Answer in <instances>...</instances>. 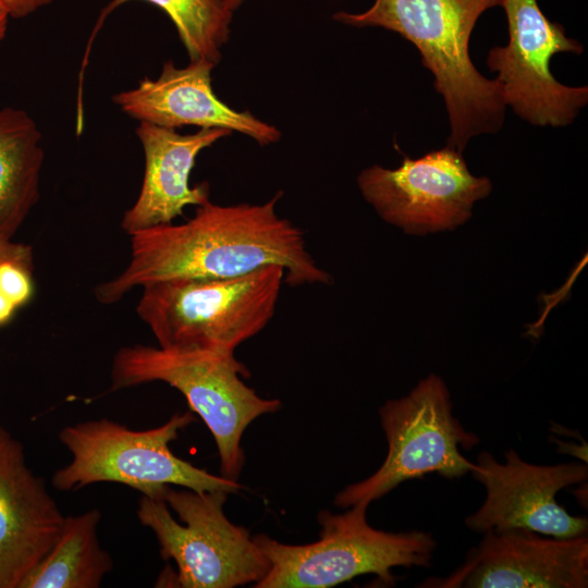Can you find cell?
<instances>
[{"label": "cell", "instance_id": "obj_10", "mask_svg": "<svg viewBox=\"0 0 588 588\" xmlns=\"http://www.w3.org/2000/svg\"><path fill=\"white\" fill-rule=\"evenodd\" d=\"M357 183L378 215L408 234L455 229L492 188L489 179L470 174L462 154L449 145L418 159L405 157L397 169L372 166Z\"/></svg>", "mask_w": 588, "mask_h": 588}, {"label": "cell", "instance_id": "obj_4", "mask_svg": "<svg viewBox=\"0 0 588 588\" xmlns=\"http://www.w3.org/2000/svg\"><path fill=\"white\" fill-rule=\"evenodd\" d=\"M284 269L270 265L223 279H175L143 286L136 313L166 348L236 347L272 319Z\"/></svg>", "mask_w": 588, "mask_h": 588}, {"label": "cell", "instance_id": "obj_15", "mask_svg": "<svg viewBox=\"0 0 588 588\" xmlns=\"http://www.w3.org/2000/svg\"><path fill=\"white\" fill-rule=\"evenodd\" d=\"M135 132L144 150L145 172L139 195L121 221L130 235L171 223L183 215L185 207L207 203L208 183L191 186L192 169L203 149L232 133L225 128H200L183 135L148 122H139Z\"/></svg>", "mask_w": 588, "mask_h": 588}, {"label": "cell", "instance_id": "obj_9", "mask_svg": "<svg viewBox=\"0 0 588 588\" xmlns=\"http://www.w3.org/2000/svg\"><path fill=\"white\" fill-rule=\"evenodd\" d=\"M509 24V45L493 47L487 58L499 73L505 106L534 125L566 126L588 101V88L559 83L550 72L558 52L581 53V45L549 21L537 0H502Z\"/></svg>", "mask_w": 588, "mask_h": 588}, {"label": "cell", "instance_id": "obj_1", "mask_svg": "<svg viewBox=\"0 0 588 588\" xmlns=\"http://www.w3.org/2000/svg\"><path fill=\"white\" fill-rule=\"evenodd\" d=\"M281 192L260 205L221 206L208 200L193 218L131 234V258L115 278L97 285L101 304L119 302L136 286L175 279H223L277 265L290 286L330 284L309 254L303 231L281 218Z\"/></svg>", "mask_w": 588, "mask_h": 588}, {"label": "cell", "instance_id": "obj_6", "mask_svg": "<svg viewBox=\"0 0 588 588\" xmlns=\"http://www.w3.org/2000/svg\"><path fill=\"white\" fill-rule=\"evenodd\" d=\"M228 494L168 486L162 498L142 495L137 517L154 531L162 559L175 562V586L233 588L256 584L269 571L249 531L225 516Z\"/></svg>", "mask_w": 588, "mask_h": 588}, {"label": "cell", "instance_id": "obj_2", "mask_svg": "<svg viewBox=\"0 0 588 588\" xmlns=\"http://www.w3.org/2000/svg\"><path fill=\"white\" fill-rule=\"evenodd\" d=\"M502 0H376L363 13L338 12L334 20L353 26H380L415 45L434 76L450 118L448 145L460 152L480 134L503 124L505 103L499 81L474 66L468 44L479 16Z\"/></svg>", "mask_w": 588, "mask_h": 588}, {"label": "cell", "instance_id": "obj_17", "mask_svg": "<svg viewBox=\"0 0 588 588\" xmlns=\"http://www.w3.org/2000/svg\"><path fill=\"white\" fill-rule=\"evenodd\" d=\"M101 513L91 509L65 516L62 529L46 555L19 588H97L113 568L98 540Z\"/></svg>", "mask_w": 588, "mask_h": 588}, {"label": "cell", "instance_id": "obj_20", "mask_svg": "<svg viewBox=\"0 0 588 588\" xmlns=\"http://www.w3.org/2000/svg\"><path fill=\"white\" fill-rule=\"evenodd\" d=\"M14 260L33 267V252L28 245L0 237V264Z\"/></svg>", "mask_w": 588, "mask_h": 588}, {"label": "cell", "instance_id": "obj_16", "mask_svg": "<svg viewBox=\"0 0 588 588\" xmlns=\"http://www.w3.org/2000/svg\"><path fill=\"white\" fill-rule=\"evenodd\" d=\"M41 138L26 111L0 108V237L12 238L39 200Z\"/></svg>", "mask_w": 588, "mask_h": 588}, {"label": "cell", "instance_id": "obj_22", "mask_svg": "<svg viewBox=\"0 0 588 588\" xmlns=\"http://www.w3.org/2000/svg\"><path fill=\"white\" fill-rule=\"evenodd\" d=\"M15 308L13 303L0 292V324L10 320Z\"/></svg>", "mask_w": 588, "mask_h": 588}, {"label": "cell", "instance_id": "obj_5", "mask_svg": "<svg viewBox=\"0 0 588 588\" xmlns=\"http://www.w3.org/2000/svg\"><path fill=\"white\" fill-rule=\"evenodd\" d=\"M194 420L185 412L145 430H132L108 418L66 426L59 440L71 460L53 473L51 483L59 491H77L97 482H118L150 498H162L168 486L228 493L243 489L237 480L212 475L171 451L170 443Z\"/></svg>", "mask_w": 588, "mask_h": 588}, {"label": "cell", "instance_id": "obj_24", "mask_svg": "<svg viewBox=\"0 0 588 588\" xmlns=\"http://www.w3.org/2000/svg\"><path fill=\"white\" fill-rule=\"evenodd\" d=\"M244 0H226L230 8L234 11Z\"/></svg>", "mask_w": 588, "mask_h": 588}, {"label": "cell", "instance_id": "obj_3", "mask_svg": "<svg viewBox=\"0 0 588 588\" xmlns=\"http://www.w3.org/2000/svg\"><path fill=\"white\" fill-rule=\"evenodd\" d=\"M240 373L248 375L234 355L135 344L115 353L109 390L156 381L176 389L210 430L222 476L237 480L245 462L241 444L245 429L256 418L281 407L279 400L259 396L243 382Z\"/></svg>", "mask_w": 588, "mask_h": 588}, {"label": "cell", "instance_id": "obj_13", "mask_svg": "<svg viewBox=\"0 0 588 588\" xmlns=\"http://www.w3.org/2000/svg\"><path fill=\"white\" fill-rule=\"evenodd\" d=\"M65 515L0 426V588H19L57 540Z\"/></svg>", "mask_w": 588, "mask_h": 588}, {"label": "cell", "instance_id": "obj_12", "mask_svg": "<svg viewBox=\"0 0 588 588\" xmlns=\"http://www.w3.org/2000/svg\"><path fill=\"white\" fill-rule=\"evenodd\" d=\"M466 562L432 587L586 588L588 538H542L531 530H487Z\"/></svg>", "mask_w": 588, "mask_h": 588}, {"label": "cell", "instance_id": "obj_8", "mask_svg": "<svg viewBox=\"0 0 588 588\" xmlns=\"http://www.w3.org/2000/svg\"><path fill=\"white\" fill-rule=\"evenodd\" d=\"M388 441V454L370 477L347 486L335 497L340 507L369 505L405 480L429 473L453 479L471 471L460 446L468 450L479 439L464 430L452 414V403L443 380L430 375L408 395L388 401L380 409Z\"/></svg>", "mask_w": 588, "mask_h": 588}, {"label": "cell", "instance_id": "obj_23", "mask_svg": "<svg viewBox=\"0 0 588 588\" xmlns=\"http://www.w3.org/2000/svg\"><path fill=\"white\" fill-rule=\"evenodd\" d=\"M9 13L7 9L3 7V4L0 2V42L4 39L7 29H8V21H9Z\"/></svg>", "mask_w": 588, "mask_h": 588}, {"label": "cell", "instance_id": "obj_11", "mask_svg": "<svg viewBox=\"0 0 588 588\" xmlns=\"http://www.w3.org/2000/svg\"><path fill=\"white\" fill-rule=\"evenodd\" d=\"M499 463L488 452L477 457L473 473L486 488V500L465 523L478 532L522 528L555 538L586 535L587 517L571 515L556 502L563 488L587 479L586 464L553 466L529 464L516 451L504 453Z\"/></svg>", "mask_w": 588, "mask_h": 588}, {"label": "cell", "instance_id": "obj_18", "mask_svg": "<svg viewBox=\"0 0 588 588\" xmlns=\"http://www.w3.org/2000/svg\"><path fill=\"white\" fill-rule=\"evenodd\" d=\"M131 0H112L100 12L89 44L106 17ZM162 9L176 27L191 61L206 60L217 64L220 48L229 38L233 10L226 0H144Z\"/></svg>", "mask_w": 588, "mask_h": 588}, {"label": "cell", "instance_id": "obj_21", "mask_svg": "<svg viewBox=\"0 0 588 588\" xmlns=\"http://www.w3.org/2000/svg\"><path fill=\"white\" fill-rule=\"evenodd\" d=\"M53 0H0L10 17L22 19L38 9L49 5Z\"/></svg>", "mask_w": 588, "mask_h": 588}, {"label": "cell", "instance_id": "obj_19", "mask_svg": "<svg viewBox=\"0 0 588 588\" xmlns=\"http://www.w3.org/2000/svg\"><path fill=\"white\" fill-rule=\"evenodd\" d=\"M32 268L14 260H5L0 264V292L15 307L25 304L32 296Z\"/></svg>", "mask_w": 588, "mask_h": 588}, {"label": "cell", "instance_id": "obj_7", "mask_svg": "<svg viewBox=\"0 0 588 588\" xmlns=\"http://www.w3.org/2000/svg\"><path fill=\"white\" fill-rule=\"evenodd\" d=\"M368 505L358 503L343 514L322 511L319 539L302 546L279 542L265 534L253 537L270 567L255 588H327L373 574L393 585L392 568L428 566L436 541L429 532H387L372 528Z\"/></svg>", "mask_w": 588, "mask_h": 588}, {"label": "cell", "instance_id": "obj_14", "mask_svg": "<svg viewBox=\"0 0 588 588\" xmlns=\"http://www.w3.org/2000/svg\"><path fill=\"white\" fill-rule=\"evenodd\" d=\"M213 66L206 60H196L179 69L170 60L158 78H144L135 88L115 94L112 101L139 122L173 130L184 125L225 128L243 133L260 145L278 142L281 133L273 125L248 111L228 107L216 96L210 75Z\"/></svg>", "mask_w": 588, "mask_h": 588}]
</instances>
